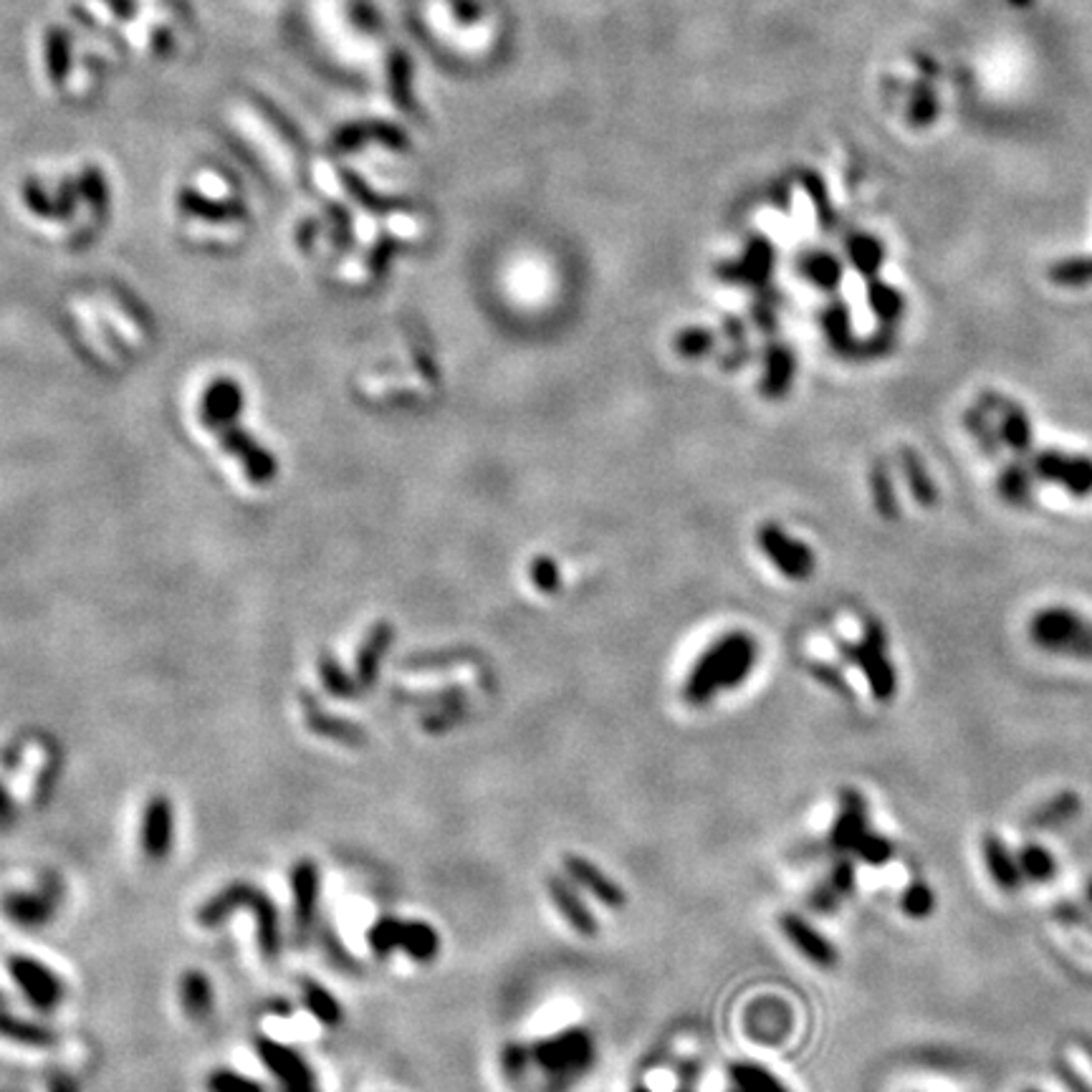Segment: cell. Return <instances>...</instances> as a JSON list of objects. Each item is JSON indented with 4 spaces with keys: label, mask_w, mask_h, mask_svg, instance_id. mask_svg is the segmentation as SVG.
Returning <instances> with one entry per match:
<instances>
[{
    "label": "cell",
    "mask_w": 1092,
    "mask_h": 1092,
    "mask_svg": "<svg viewBox=\"0 0 1092 1092\" xmlns=\"http://www.w3.org/2000/svg\"><path fill=\"white\" fill-rule=\"evenodd\" d=\"M756 643L744 633H734L718 641L703 655L686 683V698L691 703H706L718 691H731L742 683L754 668Z\"/></svg>",
    "instance_id": "obj_1"
},
{
    "label": "cell",
    "mask_w": 1092,
    "mask_h": 1092,
    "mask_svg": "<svg viewBox=\"0 0 1092 1092\" xmlns=\"http://www.w3.org/2000/svg\"><path fill=\"white\" fill-rule=\"evenodd\" d=\"M830 847L835 853L855 855L867 865H885L895 855L891 840L867 830V804L855 790L842 792L840 814L830 832Z\"/></svg>",
    "instance_id": "obj_2"
},
{
    "label": "cell",
    "mask_w": 1092,
    "mask_h": 1092,
    "mask_svg": "<svg viewBox=\"0 0 1092 1092\" xmlns=\"http://www.w3.org/2000/svg\"><path fill=\"white\" fill-rule=\"evenodd\" d=\"M238 909H251V913L256 915L258 943H261L264 956L266 959L279 956V949H281L279 913H276V905L271 903V897L254 885H244V883L228 885L226 891H220L216 897H210V901L202 905L198 913V921L202 925H218Z\"/></svg>",
    "instance_id": "obj_3"
},
{
    "label": "cell",
    "mask_w": 1092,
    "mask_h": 1092,
    "mask_svg": "<svg viewBox=\"0 0 1092 1092\" xmlns=\"http://www.w3.org/2000/svg\"><path fill=\"white\" fill-rule=\"evenodd\" d=\"M1030 641L1044 653L1092 661V623L1070 607L1054 605L1040 609L1030 619Z\"/></svg>",
    "instance_id": "obj_4"
},
{
    "label": "cell",
    "mask_w": 1092,
    "mask_h": 1092,
    "mask_svg": "<svg viewBox=\"0 0 1092 1092\" xmlns=\"http://www.w3.org/2000/svg\"><path fill=\"white\" fill-rule=\"evenodd\" d=\"M840 655L847 663H855L865 675L870 696L877 703H891L897 691L895 665L887 655V635L877 619H867L863 635L855 643H840Z\"/></svg>",
    "instance_id": "obj_5"
},
{
    "label": "cell",
    "mask_w": 1092,
    "mask_h": 1092,
    "mask_svg": "<svg viewBox=\"0 0 1092 1092\" xmlns=\"http://www.w3.org/2000/svg\"><path fill=\"white\" fill-rule=\"evenodd\" d=\"M534 1062L557 1080H575L595 1062V1040L587 1030H564L536 1042L529 1050Z\"/></svg>",
    "instance_id": "obj_6"
},
{
    "label": "cell",
    "mask_w": 1092,
    "mask_h": 1092,
    "mask_svg": "<svg viewBox=\"0 0 1092 1092\" xmlns=\"http://www.w3.org/2000/svg\"><path fill=\"white\" fill-rule=\"evenodd\" d=\"M369 946L377 956H390L395 949L405 951L407 956L428 964L440 951V936L430 923L400 921V919H379L369 929Z\"/></svg>",
    "instance_id": "obj_7"
},
{
    "label": "cell",
    "mask_w": 1092,
    "mask_h": 1092,
    "mask_svg": "<svg viewBox=\"0 0 1092 1092\" xmlns=\"http://www.w3.org/2000/svg\"><path fill=\"white\" fill-rule=\"evenodd\" d=\"M1034 478L1062 488L1072 498L1092 496V458L1054 448L1036 450L1030 463Z\"/></svg>",
    "instance_id": "obj_8"
},
{
    "label": "cell",
    "mask_w": 1092,
    "mask_h": 1092,
    "mask_svg": "<svg viewBox=\"0 0 1092 1092\" xmlns=\"http://www.w3.org/2000/svg\"><path fill=\"white\" fill-rule=\"evenodd\" d=\"M8 969H11L13 981L23 989L26 999L36 1009L51 1012V1009H57L63 1002V981L49 966L41 964V961L29 956H13Z\"/></svg>",
    "instance_id": "obj_9"
},
{
    "label": "cell",
    "mask_w": 1092,
    "mask_h": 1092,
    "mask_svg": "<svg viewBox=\"0 0 1092 1092\" xmlns=\"http://www.w3.org/2000/svg\"><path fill=\"white\" fill-rule=\"evenodd\" d=\"M979 405H984L989 413L999 418L996 428L999 435H1002L1004 448L1016 453V456H1032L1034 430L1020 403L1009 400V397L999 393H984L979 397Z\"/></svg>",
    "instance_id": "obj_10"
},
{
    "label": "cell",
    "mask_w": 1092,
    "mask_h": 1092,
    "mask_svg": "<svg viewBox=\"0 0 1092 1092\" xmlns=\"http://www.w3.org/2000/svg\"><path fill=\"white\" fill-rule=\"evenodd\" d=\"M758 544L766 557H770L776 569L790 579H807L814 572V554L807 544L792 539L790 534L782 532L776 524H766L758 534Z\"/></svg>",
    "instance_id": "obj_11"
},
{
    "label": "cell",
    "mask_w": 1092,
    "mask_h": 1092,
    "mask_svg": "<svg viewBox=\"0 0 1092 1092\" xmlns=\"http://www.w3.org/2000/svg\"><path fill=\"white\" fill-rule=\"evenodd\" d=\"M256 1048L266 1068L274 1072L276 1080H279L281 1092H317L314 1072L309 1068V1062L304 1060L299 1052H294L291 1048H284V1044L271 1040H258Z\"/></svg>",
    "instance_id": "obj_12"
},
{
    "label": "cell",
    "mask_w": 1092,
    "mask_h": 1092,
    "mask_svg": "<svg viewBox=\"0 0 1092 1092\" xmlns=\"http://www.w3.org/2000/svg\"><path fill=\"white\" fill-rule=\"evenodd\" d=\"M782 931L784 936L792 941V946L797 949L804 959H810L812 964H817L822 969H830L837 964V949L822 936V933L810 925L802 915L786 913L782 915Z\"/></svg>",
    "instance_id": "obj_13"
},
{
    "label": "cell",
    "mask_w": 1092,
    "mask_h": 1092,
    "mask_svg": "<svg viewBox=\"0 0 1092 1092\" xmlns=\"http://www.w3.org/2000/svg\"><path fill=\"white\" fill-rule=\"evenodd\" d=\"M172 847V804L168 797H152L145 810L142 850L152 863L170 855Z\"/></svg>",
    "instance_id": "obj_14"
},
{
    "label": "cell",
    "mask_w": 1092,
    "mask_h": 1092,
    "mask_svg": "<svg viewBox=\"0 0 1092 1092\" xmlns=\"http://www.w3.org/2000/svg\"><path fill=\"white\" fill-rule=\"evenodd\" d=\"M57 887H41L39 893H13L3 901L8 919L23 929H39L49 923L57 911Z\"/></svg>",
    "instance_id": "obj_15"
},
{
    "label": "cell",
    "mask_w": 1092,
    "mask_h": 1092,
    "mask_svg": "<svg viewBox=\"0 0 1092 1092\" xmlns=\"http://www.w3.org/2000/svg\"><path fill=\"white\" fill-rule=\"evenodd\" d=\"M564 867H567V875L572 881H575L579 887H585L589 895H595L599 903L609 905V909H623L625 905L623 887H619L613 877L605 875L595 863H589V860L579 855H569L564 857Z\"/></svg>",
    "instance_id": "obj_16"
},
{
    "label": "cell",
    "mask_w": 1092,
    "mask_h": 1092,
    "mask_svg": "<svg viewBox=\"0 0 1092 1092\" xmlns=\"http://www.w3.org/2000/svg\"><path fill=\"white\" fill-rule=\"evenodd\" d=\"M291 887H294L296 929H299V933H309L319 903V870L311 860H301V863L294 865Z\"/></svg>",
    "instance_id": "obj_17"
},
{
    "label": "cell",
    "mask_w": 1092,
    "mask_h": 1092,
    "mask_svg": "<svg viewBox=\"0 0 1092 1092\" xmlns=\"http://www.w3.org/2000/svg\"><path fill=\"white\" fill-rule=\"evenodd\" d=\"M549 895L554 905H557L559 913L572 923V929L582 936H597V919L592 915V911L582 901L579 893L575 891V885L564 881V877H549Z\"/></svg>",
    "instance_id": "obj_18"
},
{
    "label": "cell",
    "mask_w": 1092,
    "mask_h": 1092,
    "mask_svg": "<svg viewBox=\"0 0 1092 1092\" xmlns=\"http://www.w3.org/2000/svg\"><path fill=\"white\" fill-rule=\"evenodd\" d=\"M981 853H984V863L992 881L1002 887L1004 893H1016L1024 883V875L1016 863V855H1012L1006 850V845L996 835H986L981 842Z\"/></svg>",
    "instance_id": "obj_19"
},
{
    "label": "cell",
    "mask_w": 1092,
    "mask_h": 1092,
    "mask_svg": "<svg viewBox=\"0 0 1092 1092\" xmlns=\"http://www.w3.org/2000/svg\"><path fill=\"white\" fill-rule=\"evenodd\" d=\"M897 466H901L905 486H909L915 504L923 508H933L939 504V486L929 474V468H925V463L919 453H915L911 446H903L897 450Z\"/></svg>",
    "instance_id": "obj_20"
},
{
    "label": "cell",
    "mask_w": 1092,
    "mask_h": 1092,
    "mask_svg": "<svg viewBox=\"0 0 1092 1092\" xmlns=\"http://www.w3.org/2000/svg\"><path fill=\"white\" fill-rule=\"evenodd\" d=\"M748 1030H752L754 1040L762 1042H780L782 1036H786V1030L792 1026L790 1009L776 999H766V1002L756 1004L752 1012H748Z\"/></svg>",
    "instance_id": "obj_21"
},
{
    "label": "cell",
    "mask_w": 1092,
    "mask_h": 1092,
    "mask_svg": "<svg viewBox=\"0 0 1092 1092\" xmlns=\"http://www.w3.org/2000/svg\"><path fill=\"white\" fill-rule=\"evenodd\" d=\"M845 251L850 266H853L865 281L875 279V276L881 274V268L885 264V246L881 244V238L870 234H855L847 238Z\"/></svg>",
    "instance_id": "obj_22"
},
{
    "label": "cell",
    "mask_w": 1092,
    "mask_h": 1092,
    "mask_svg": "<svg viewBox=\"0 0 1092 1092\" xmlns=\"http://www.w3.org/2000/svg\"><path fill=\"white\" fill-rule=\"evenodd\" d=\"M865 284H867L865 296H867L870 311L875 314V319L881 321L883 327H895L897 319L905 314V296L897 291L895 286L877 279V276Z\"/></svg>",
    "instance_id": "obj_23"
},
{
    "label": "cell",
    "mask_w": 1092,
    "mask_h": 1092,
    "mask_svg": "<svg viewBox=\"0 0 1092 1092\" xmlns=\"http://www.w3.org/2000/svg\"><path fill=\"white\" fill-rule=\"evenodd\" d=\"M870 496H873L875 512L885 522H895L901 516V504H897V494L893 486V474L887 468L885 460H875L870 466Z\"/></svg>",
    "instance_id": "obj_24"
},
{
    "label": "cell",
    "mask_w": 1092,
    "mask_h": 1092,
    "mask_svg": "<svg viewBox=\"0 0 1092 1092\" xmlns=\"http://www.w3.org/2000/svg\"><path fill=\"white\" fill-rule=\"evenodd\" d=\"M964 428L971 433V438L979 443V448L984 450L989 458H996L999 453H1002L1004 448L1002 435H999V428L992 423V413H989L984 405L976 403L969 407L964 413Z\"/></svg>",
    "instance_id": "obj_25"
},
{
    "label": "cell",
    "mask_w": 1092,
    "mask_h": 1092,
    "mask_svg": "<svg viewBox=\"0 0 1092 1092\" xmlns=\"http://www.w3.org/2000/svg\"><path fill=\"white\" fill-rule=\"evenodd\" d=\"M1032 480L1034 474L1030 466H1024L1020 460L1009 463L1002 474H999V496L1012 506H1026L1032 502Z\"/></svg>",
    "instance_id": "obj_26"
},
{
    "label": "cell",
    "mask_w": 1092,
    "mask_h": 1092,
    "mask_svg": "<svg viewBox=\"0 0 1092 1092\" xmlns=\"http://www.w3.org/2000/svg\"><path fill=\"white\" fill-rule=\"evenodd\" d=\"M180 999L185 1012H188L192 1020H206L212 1009L210 981L202 976L200 971H188L180 981Z\"/></svg>",
    "instance_id": "obj_27"
},
{
    "label": "cell",
    "mask_w": 1092,
    "mask_h": 1092,
    "mask_svg": "<svg viewBox=\"0 0 1092 1092\" xmlns=\"http://www.w3.org/2000/svg\"><path fill=\"white\" fill-rule=\"evenodd\" d=\"M738 1092H790L770 1070L754 1062H736L728 1068Z\"/></svg>",
    "instance_id": "obj_28"
},
{
    "label": "cell",
    "mask_w": 1092,
    "mask_h": 1092,
    "mask_svg": "<svg viewBox=\"0 0 1092 1092\" xmlns=\"http://www.w3.org/2000/svg\"><path fill=\"white\" fill-rule=\"evenodd\" d=\"M1016 863H1020L1024 881L1032 883H1048L1058 873V860L1052 857L1050 850L1036 845V842H1026L1020 850V855H1016Z\"/></svg>",
    "instance_id": "obj_29"
},
{
    "label": "cell",
    "mask_w": 1092,
    "mask_h": 1092,
    "mask_svg": "<svg viewBox=\"0 0 1092 1092\" xmlns=\"http://www.w3.org/2000/svg\"><path fill=\"white\" fill-rule=\"evenodd\" d=\"M1050 281L1062 289H1080L1092 284V256H1072L1050 266Z\"/></svg>",
    "instance_id": "obj_30"
},
{
    "label": "cell",
    "mask_w": 1092,
    "mask_h": 1092,
    "mask_svg": "<svg viewBox=\"0 0 1092 1092\" xmlns=\"http://www.w3.org/2000/svg\"><path fill=\"white\" fill-rule=\"evenodd\" d=\"M1080 814V797L1075 792H1062L1058 797L1044 802L1040 810L1032 814L1034 827H1060L1064 822L1075 820Z\"/></svg>",
    "instance_id": "obj_31"
},
{
    "label": "cell",
    "mask_w": 1092,
    "mask_h": 1092,
    "mask_svg": "<svg viewBox=\"0 0 1092 1092\" xmlns=\"http://www.w3.org/2000/svg\"><path fill=\"white\" fill-rule=\"evenodd\" d=\"M794 377V357L792 351H786L782 347H776L766 357V377H764V393L772 397H780L790 390Z\"/></svg>",
    "instance_id": "obj_32"
},
{
    "label": "cell",
    "mask_w": 1092,
    "mask_h": 1092,
    "mask_svg": "<svg viewBox=\"0 0 1092 1092\" xmlns=\"http://www.w3.org/2000/svg\"><path fill=\"white\" fill-rule=\"evenodd\" d=\"M802 271L807 279L822 291H835L842 284V264L840 258L830 254H812L804 258Z\"/></svg>",
    "instance_id": "obj_33"
},
{
    "label": "cell",
    "mask_w": 1092,
    "mask_h": 1092,
    "mask_svg": "<svg viewBox=\"0 0 1092 1092\" xmlns=\"http://www.w3.org/2000/svg\"><path fill=\"white\" fill-rule=\"evenodd\" d=\"M822 329H825V335L830 339L832 349H837L840 355H842V351H845V347L850 345V341L855 339V335H853V319H850V309L842 301L830 304V307L825 309V314H822Z\"/></svg>",
    "instance_id": "obj_34"
},
{
    "label": "cell",
    "mask_w": 1092,
    "mask_h": 1092,
    "mask_svg": "<svg viewBox=\"0 0 1092 1092\" xmlns=\"http://www.w3.org/2000/svg\"><path fill=\"white\" fill-rule=\"evenodd\" d=\"M939 97L936 89L931 87V81H919L911 91V105H909V119L913 127H931L939 117Z\"/></svg>",
    "instance_id": "obj_35"
},
{
    "label": "cell",
    "mask_w": 1092,
    "mask_h": 1092,
    "mask_svg": "<svg viewBox=\"0 0 1092 1092\" xmlns=\"http://www.w3.org/2000/svg\"><path fill=\"white\" fill-rule=\"evenodd\" d=\"M304 1004L321 1024L335 1026L341 1022V1006L337 999L314 981H304Z\"/></svg>",
    "instance_id": "obj_36"
},
{
    "label": "cell",
    "mask_w": 1092,
    "mask_h": 1092,
    "mask_svg": "<svg viewBox=\"0 0 1092 1092\" xmlns=\"http://www.w3.org/2000/svg\"><path fill=\"white\" fill-rule=\"evenodd\" d=\"M0 1034L8 1036V1040H16V1042H23V1044H36V1048H39V1044L41 1048L43 1044H53V1040H57V1034H53L51 1030H46V1026L16 1020V1016L6 1014V1012H0Z\"/></svg>",
    "instance_id": "obj_37"
},
{
    "label": "cell",
    "mask_w": 1092,
    "mask_h": 1092,
    "mask_svg": "<svg viewBox=\"0 0 1092 1092\" xmlns=\"http://www.w3.org/2000/svg\"><path fill=\"white\" fill-rule=\"evenodd\" d=\"M893 347H895V335L891 331V327H885L883 331H877V335L867 339H853L842 355L850 359H877L887 355Z\"/></svg>",
    "instance_id": "obj_38"
},
{
    "label": "cell",
    "mask_w": 1092,
    "mask_h": 1092,
    "mask_svg": "<svg viewBox=\"0 0 1092 1092\" xmlns=\"http://www.w3.org/2000/svg\"><path fill=\"white\" fill-rule=\"evenodd\" d=\"M387 645H390V631H387V625H385V627H379L373 637H369L367 647L363 653H359V678H363L365 686H369V683L375 681L379 658H383Z\"/></svg>",
    "instance_id": "obj_39"
},
{
    "label": "cell",
    "mask_w": 1092,
    "mask_h": 1092,
    "mask_svg": "<svg viewBox=\"0 0 1092 1092\" xmlns=\"http://www.w3.org/2000/svg\"><path fill=\"white\" fill-rule=\"evenodd\" d=\"M901 905H903V913L909 915V919H915V921H921V919H929V915L933 913V905H936V897H933V891L925 883L921 881H915L911 883L909 887H905V893L901 897Z\"/></svg>",
    "instance_id": "obj_40"
},
{
    "label": "cell",
    "mask_w": 1092,
    "mask_h": 1092,
    "mask_svg": "<svg viewBox=\"0 0 1092 1092\" xmlns=\"http://www.w3.org/2000/svg\"><path fill=\"white\" fill-rule=\"evenodd\" d=\"M208 1090L210 1092H264V1088L258 1085L256 1080L236 1075L234 1070H216L208 1078Z\"/></svg>",
    "instance_id": "obj_41"
},
{
    "label": "cell",
    "mask_w": 1092,
    "mask_h": 1092,
    "mask_svg": "<svg viewBox=\"0 0 1092 1092\" xmlns=\"http://www.w3.org/2000/svg\"><path fill=\"white\" fill-rule=\"evenodd\" d=\"M825 883L840 897H847L850 893H853V887H855V865H853V860H840V863L835 865V870H832Z\"/></svg>",
    "instance_id": "obj_42"
},
{
    "label": "cell",
    "mask_w": 1092,
    "mask_h": 1092,
    "mask_svg": "<svg viewBox=\"0 0 1092 1092\" xmlns=\"http://www.w3.org/2000/svg\"><path fill=\"white\" fill-rule=\"evenodd\" d=\"M311 726L314 731H319V734H327L331 738H339V742H359L363 738V734L355 726H349V724H341V721H331V718H311Z\"/></svg>",
    "instance_id": "obj_43"
},
{
    "label": "cell",
    "mask_w": 1092,
    "mask_h": 1092,
    "mask_svg": "<svg viewBox=\"0 0 1092 1092\" xmlns=\"http://www.w3.org/2000/svg\"><path fill=\"white\" fill-rule=\"evenodd\" d=\"M812 673L817 675V678L825 683V686H830L835 693H840V696H845L850 698L853 696V691L847 688V681L842 678V673L835 668V665H825V663H814L812 665Z\"/></svg>",
    "instance_id": "obj_44"
},
{
    "label": "cell",
    "mask_w": 1092,
    "mask_h": 1092,
    "mask_svg": "<svg viewBox=\"0 0 1092 1092\" xmlns=\"http://www.w3.org/2000/svg\"><path fill=\"white\" fill-rule=\"evenodd\" d=\"M1058 1072H1060L1064 1085H1068L1072 1092H1092V1085L1080 1075V1070L1072 1062L1058 1060Z\"/></svg>",
    "instance_id": "obj_45"
},
{
    "label": "cell",
    "mask_w": 1092,
    "mask_h": 1092,
    "mask_svg": "<svg viewBox=\"0 0 1092 1092\" xmlns=\"http://www.w3.org/2000/svg\"><path fill=\"white\" fill-rule=\"evenodd\" d=\"M16 817V804L8 797V792L0 786V825H8Z\"/></svg>",
    "instance_id": "obj_46"
},
{
    "label": "cell",
    "mask_w": 1092,
    "mask_h": 1092,
    "mask_svg": "<svg viewBox=\"0 0 1092 1092\" xmlns=\"http://www.w3.org/2000/svg\"><path fill=\"white\" fill-rule=\"evenodd\" d=\"M1082 1048H1085V1054H1088L1090 1062H1092V1042H1090V1040H1085V1042H1082Z\"/></svg>",
    "instance_id": "obj_47"
},
{
    "label": "cell",
    "mask_w": 1092,
    "mask_h": 1092,
    "mask_svg": "<svg viewBox=\"0 0 1092 1092\" xmlns=\"http://www.w3.org/2000/svg\"><path fill=\"white\" fill-rule=\"evenodd\" d=\"M1085 893H1088V901H1090V905H1092V877H1090L1088 885H1085Z\"/></svg>",
    "instance_id": "obj_48"
},
{
    "label": "cell",
    "mask_w": 1092,
    "mask_h": 1092,
    "mask_svg": "<svg viewBox=\"0 0 1092 1092\" xmlns=\"http://www.w3.org/2000/svg\"><path fill=\"white\" fill-rule=\"evenodd\" d=\"M635 1092H651V1090H643V1088H641V1090H635Z\"/></svg>",
    "instance_id": "obj_49"
},
{
    "label": "cell",
    "mask_w": 1092,
    "mask_h": 1092,
    "mask_svg": "<svg viewBox=\"0 0 1092 1092\" xmlns=\"http://www.w3.org/2000/svg\"><path fill=\"white\" fill-rule=\"evenodd\" d=\"M1026 1092H1036V1090H1026Z\"/></svg>",
    "instance_id": "obj_50"
},
{
    "label": "cell",
    "mask_w": 1092,
    "mask_h": 1092,
    "mask_svg": "<svg viewBox=\"0 0 1092 1092\" xmlns=\"http://www.w3.org/2000/svg\"><path fill=\"white\" fill-rule=\"evenodd\" d=\"M736 1092H738V1090H736Z\"/></svg>",
    "instance_id": "obj_51"
}]
</instances>
